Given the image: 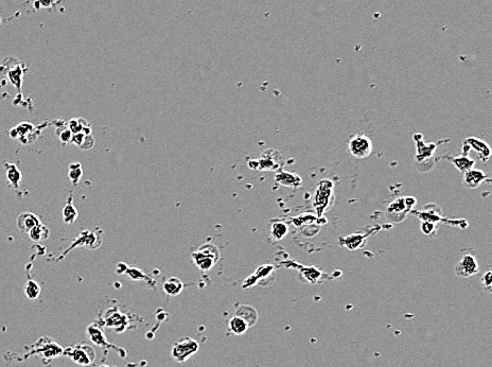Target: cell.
I'll return each mask as SVG.
<instances>
[{
  "label": "cell",
  "mask_w": 492,
  "mask_h": 367,
  "mask_svg": "<svg viewBox=\"0 0 492 367\" xmlns=\"http://www.w3.org/2000/svg\"><path fill=\"white\" fill-rule=\"evenodd\" d=\"M40 291H41L40 286L36 281L32 280V279L28 280L23 286L24 294H26V296L31 300H34V299L38 298V296L40 294Z\"/></svg>",
  "instance_id": "d6986e66"
},
{
  "label": "cell",
  "mask_w": 492,
  "mask_h": 367,
  "mask_svg": "<svg viewBox=\"0 0 492 367\" xmlns=\"http://www.w3.org/2000/svg\"><path fill=\"white\" fill-rule=\"evenodd\" d=\"M78 218V210L72 204V194L69 195L68 202L65 205L63 209V220L65 224H73Z\"/></svg>",
  "instance_id": "9a60e30c"
},
{
  "label": "cell",
  "mask_w": 492,
  "mask_h": 367,
  "mask_svg": "<svg viewBox=\"0 0 492 367\" xmlns=\"http://www.w3.org/2000/svg\"><path fill=\"white\" fill-rule=\"evenodd\" d=\"M258 282H259V281H258L257 277L255 276V274H253V275H251V276H248L244 280L243 287H242V288H243V289H249V288H252V287H255Z\"/></svg>",
  "instance_id": "f546056e"
},
{
  "label": "cell",
  "mask_w": 492,
  "mask_h": 367,
  "mask_svg": "<svg viewBox=\"0 0 492 367\" xmlns=\"http://www.w3.org/2000/svg\"><path fill=\"white\" fill-rule=\"evenodd\" d=\"M83 177V170L82 166L80 163H73L69 165V171H68V178L72 182L73 185H77L79 182L81 181Z\"/></svg>",
  "instance_id": "ffe728a7"
},
{
  "label": "cell",
  "mask_w": 492,
  "mask_h": 367,
  "mask_svg": "<svg viewBox=\"0 0 492 367\" xmlns=\"http://www.w3.org/2000/svg\"><path fill=\"white\" fill-rule=\"evenodd\" d=\"M199 349V344L191 338H186L180 342L175 343L171 350V356L175 361L178 363H183L189 358L195 355Z\"/></svg>",
  "instance_id": "6da1fadb"
},
{
  "label": "cell",
  "mask_w": 492,
  "mask_h": 367,
  "mask_svg": "<svg viewBox=\"0 0 492 367\" xmlns=\"http://www.w3.org/2000/svg\"><path fill=\"white\" fill-rule=\"evenodd\" d=\"M72 133L69 131L68 128H65L64 130H61L60 131V134H58V138H60V140L62 141L63 144H68V143H71V138H72Z\"/></svg>",
  "instance_id": "83f0119b"
},
{
  "label": "cell",
  "mask_w": 492,
  "mask_h": 367,
  "mask_svg": "<svg viewBox=\"0 0 492 367\" xmlns=\"http://www.w3.org/2000/svg\"><path fill=\"white\" fill-rule=\"evenodd\" d=\"M127 274L130 275V277L133 279V280H144L146 278V276L144 275V273L141 272L139 269H128L126 270Z\"/></svg>",
  "instance_id": "4316f807"
},
{
  "label": "cell",
  "mask_w": 492,
  "mask_h": 367,
  "mask_svg": "<svg viewBox=\"0 0 492 367\" xmlns=\"http://www.w3.org/2000/svg\"><path fill=\"white\" fill-rule=\"evenodd\" d=\"M94 235H95V232H94V233H93V232H89V231L83 232L82 235L80 236L79 240H78L77 242H74V243H77V245H81V244H84V245H85V244H86V242H88V239H89V238H91V237H93ZM93 243H97V242H95V241H90V243H88L87 245H88L90 248H97V247H96V245H95V244H93ZM98 244H99V243H98ZM99 245H100V244H99Z\"/></svg>",
  "instance_id": "484cf974"
},
{
  "label": "cell",
  "mask_w": 492,
  "mask_h": 367,
  "mask_svg": "<svg viewBox=\"0 0 492 367\" xmlns=\"http://www.w3.org/2000/svg\"><path fill=\"white\" fill-rule=\"evenodd\" d=\"M273 272H274V266L270 265V264H265V265H261L260 268L258 269L256 271V273H254V274H255V276L257 277L258 281H260L262 279L269 278Z\"/></svg>",
  "instance_id": "d4e9b609"
},
{
  "label": "cell",
  "mask_w": 492,
  "mask_h": 367,
  "mask_svg": "<svg viewBox=\"0 0 492 367\" xmlns=\"http://www.w3.org/2000/svg\"><path fill=\"white\" fill-rule=\"evenodd\" d=\"M480 271V265L473 255L471 254H466L461 261L457 263L455 268V274L458 277L462 278H468L473 276V275L478 274Z\"/></svg>",
  "instance_id": "3957f363"
},
{
  "label": "cell",
  "mask_w": 492,
  "mask_h": 367,
  "mask_svg": "<svg viewBox=\"0 0 492 367\" xmlns=\"http://www.w3.org/2000/svg\"><path fill=\"white\" fill-rule=\"evenodd\" d=\"M349 152L353 157L362 160L368 157L372 152V141L365 135H355L349 140Z\"/></svg>",
  "instance_id": "7a4b0ae2"
},
{
  "label": "cell",
  "mask_w": 492,
  "mask_h": 367,
  "mask_svg": "<svg viewBox=\"0 0 492 367\" xmlns=\"http://www.w3.org/2000/svg\"><path fill=\"white\" fill-rule=\"evenodd\" d=\"M465 146H468L473 151L477 152L482 161H488L491 156V149L488 144L479 138L470 137L465 140Z\"/></svg>",
  "instance_id": "5b68a950"
},
{
  "label": "cell",
  "mask_w": 492,
  "mask_h": 367,
  "mask_svg": "<svg viewBox=\"0 0 492 367\" xmlns=\"http://www.w3.org/2000/svg\"><path fill=\"white\" fill-rule=\"evenodd\" d=\"M482 282H483V286L487 288L488 291L491 290V283H492V274L490 271H488L485 275H484L483 278H482Z\"/></svg>",
  "instance_id": "4dcf8cb0"
},
{
  "label": "cell",
  "mask_w": 492,
  "mask_h": 367,
  "mask_svg": "<svg viewBox=\"0 0 492 367\" xmlns=\"http://www.w3.org/2000/svg\"><path fill=\"white\" fill-rule=\"evenodd\" d=\"M235 315L239 316V318H241L242 320H244L247 323L249 328L255 326L258 322V319H259V314H258L256 308H254L251 305H240L237 308Z\"/></svg>",
  "instance_id": "ba28073f"
},
{
  "label": "cell",
  "mask_w": 492,
  "mask_h": 367,
  "mask_svg": "<svg viewBox=\"0 0 492 367\" xmlns=\"http://www.w3.org/2000/svg\"><path fill=\"white\" fill-rule=\"evenodd\" d=\"M39 223H40L39 219L32 212L20 213L17 216V221H16V225H17L18 230L22 233H29V231L32 228L37 226Z\"/></svg>",
  "instance_id": "8992f818"
},
{
  "label": "cell",
  "mask_w": 492,
  "mask_h": 367,
  "mask_svg": "<svg viewBox=\"0 0 492 367\" xmlns=\"http://www.w3.org/2000/svg\"><path fill=\"white\" fill-rule=\"evenodd\" d=\"M5 170H6L7 181H9V183L11 184L12 186H14L15 188H18L20 181L22 179V174H21L20 170L17 168V166L13 165V164L6 165Z\"/></svg>",
  "instance_id": "2e32d148"
},
{
  "label": "cell",
  "mask_w": 492,
  "mask_h": 367,
  "mask_svg": "<svg viewBox=\"0 0 492 367\" xmlns=\"http://www.w3.org/2000/svg\"><path fill=\"white\" fill-rule=\"evenodd\" d=\"M37 1L39 2V4L41 6H44V7H48L53 3V0H37Z\"/></svg>",
  "instance_id": "1f68e13d"
},
{
  "label": "cell",
  "mask_w": 492,
  "mask_h": 367,
  "mask_svg": "<svg viewBox=\"0 0 492 367\" xmlns=\"http://www.w3.org/2000/svg\"><path fill=\"white\" fill-rule=\"evenodd\" d=\"M289 232L288 225L282 221H275L271 226V237L274 241H280Z\"/></svg>",
  "instance_id": "5bb4252c"
},
{
  "label": "cell",
  "mask_w": 492,
  "mask_h": 367,
  "mask_svg": "<svg viewBox=\"0 0 492 367\" xmlns=\"http://www.w3.org/2000/svg\"><path fill=\"white\" fill-rule=\"evenodd\" d=\"M228 327L233 335H236V336L244 335V333L249 328L247 323L244 320H242L241 318H239V316H237V315L232 316V318L230 319V321L228 323Z\"/></svg>",
  "instance_id": "4fadbf2b"
},
{
  "label": "cell",
  "mask_w": 492,
  "mask_h": 367,
  "mask_svg": "<svg viewBox=\"0 0 492 367\" xmlns=\"http://www.w3.org/2000/svg\"><path fill=\"white\" fill-rule=\"evenodd\" d=\"M486 179L487 174L478 169H471L464 173V184L469 189H477Z\"/></svg>",
  "instance_id": "52a82bcc"
},
{
  "label": "cell",
  "mask_w": 492,
  "mask_h": 367,
  "mask_svg": "<svg viewBox=\"0 0 492 367\" xmlns=\"http://www.w3.org/2000/svg\"><path fill=\"white\" fill-rule=\"evenodd\" d=\"M41 352H43V355L47 358H55L57 356L62 355L63 349L60 347V345L51 343V344H46L44 346V349H41Z\"/></svg>",
  "instance_id": "cb8c5ba5"
},
{
  "label": "cell",
  "mask_w": 492,
  "mask_h": 367,
  "mask_svg": "<svg viewBox=\"0 0 492 367\" xmlns=\"http://www.w3.org/2000/svg\"><path fill=\"white\" fill-rule=\"evenodd\" d=\"M89 124L86 120L82 118H73L68 122V129L72 133V134H77V133H81L83 129L88 127Z\"/></svg>",
  "instance_id": "7402d4cb"
},
{
  "label": "cell",
  "mask_w": 492,
  "mask_h": 367,
  "mask_svg": "<svg viewBox=\"0 0 492 367\" xmlns=\"http://www.w3.org/2000/svg\"><path fill=\"white\" fill-rule=\"evenodd\" d=\"M95 145V138L93 135H85V138H84V141H83V144L81 146V149L83 150H89L94 147Z\"/></svg>",
  "instance_id": "f1b7e54d"
},
{
  "label": "cell",
  "mask_w": 492,
  "mask_h": 367,
  "mask_svg": "<svg viewBox=\"0 0 492 367\" xmlns=\"http://www.w3.org/2000/svg\"><path fill=\"white\" fill-rule=\"evenodd\" d=\"M197 251H198V252H201V253H203V254H206V255H208V256L212 257L213 259H214L216 262L219 261L220 257H221L219 248L216 247L214 244H212V243H205V244H203L202 246H199V247H198V249H197Z\"/></svg>",
  "instance_id": "44dd1931"
},
{
  "label": "cell",
  "mask_w": 492,
  "mask_h": 367,
  "mask_svg": "<svg viewBox=\"0 0 492 367\" xmlns=\"http://www.w3.org/2000/svg\"><path fill=\"white\" fill-rule=\"evenodd\" d=\"M49 233H50V230L48 227H46L45 225L43 224H38L37 226H35L34 228H32L30 231H29V237L32 241H34V242H40V241H44L46 239H48L49 237Z\"/></svg>",
  "instance_id": "e0dca14e"
},
{
  "label": "cell",
  "mask_w": 492,
  "mask_h": 367,
  "mask_svg": "<svg viewBox=\"0 0 492 367\" xmlns=\"http://www.w3.org/2000/svg\"><path fill=\"white\" fill-rule=\"evenodd\" d=\"M69 357L72 359V361L76 362L77 364H80L82 366H87L95 361L96 353L93 347H90L89 345L86 344L85 345L83 344L70 350Z\"/></svg>",
  "instance_id": "277c9868"
},
{
  "label": "cell",
  "mask_w": 492,
  "mask_h": 367,
  "mask_svg": "<svg viewBox=\"0 0 492 367\" xmlns=\"http://www.w3.org/2000/svg\"><path fill=\"white\" fill-rule=\"evenodd\" d=\"M163 289L165 294L170 296H177L183 290V283L176 277H170L164 282Z\"/></svg>",
  "instance_id": "30bf717a"
},
{
  "label": "cell",
  "mask_w": 492,
  "mask_h": 367,
  "mask_svg": "<svg viewBox=\"0 0 492 367\" xmlns=\"http://www.w3.org/2000/svg\"><path fill=\"white\" fill-rule=\"evenodd\" d=\"M192 258H193V261H194L195 265L199 270H202V271H209L210 269H212V266L216 263V261L213 259L212 257L208 256L206 254H203L198 251H196L192 254Z\"/></svg>",
  "instance_id": "9c48e42d"
},
{
  "label": "cell",
  "mask_w": 492,
  "mask_h": 367,
  "mask_svg": "<svg viewBox=\"0 0 492 367\" xmlns=\"http://www.w3.org/2000/svg\"><path fill=\"white\" fill-rule=\"evenodd\" d=\"M276 182L282 186L287 187H298L302 184V179L298 175L282 171L276 175Z\"/></svg>",
  "instance_id": "8fae6325"
},
{
  "label": "cell",
  "mask_w": 492,
  "mask_h": 367,
  "mask_svg": "<svg viewBox=\"0 0 492 367\" xmlns=\"http://www.w3.org/2000/svg\"><path fill=\"white\" fill-rule=\"evenodd\" d=\"M87 335H88L89 339L91 340V342L97 344L98 346L102 347V346L108 345L107 340L104 336L103 331L100 329V327H98L97 325H95V324L89 325L88 328H87Z\"/></svg>",
  "instance_id": "7c38bea8"
},
{
  "label": "cell",
  "mask_w": 492,
  "mask_h": 367,
  "mask_svg": "<svg viewBox=\"0 0 492 367\" xmlns=\"http://www.w3.org/2000/svg\"><path fill=\"white\" fill-rule=\"evenodd\" d=\"M452 163L458 170L464 173L473 169V166L475 164L473 160H471L470 157H467L465 154L460 157L452 158Z\"/></svg>",
  "instance_id": "ac0fdd59"
},
{
  "label": "cell",
  "mask_w": 492,
  "mask_h": 367,
  "mask_svg": "<svg viewBox=\"0 0 492 367\" xmlns=\"http://www.w3.org/2000/svg\"><path fill=\"white\" fill-rule=\"evenodd\" d=\"M7 77H9V79H10L12 84L16 88H17L18 90H20V88H21L22 70L19 67H15V68H13V69H11L9 71V73H7Z\"/></svg>",
  "instance_id": "603a6c76"
}]
</instances>
